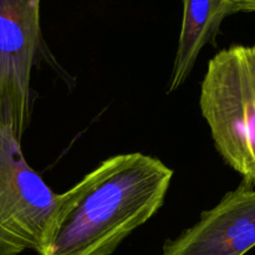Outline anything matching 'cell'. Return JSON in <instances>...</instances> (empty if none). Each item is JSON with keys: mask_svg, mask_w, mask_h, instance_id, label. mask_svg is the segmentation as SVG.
Returning a JSON list of instances; mask_svg holds the SVG:
<instances>
[{"mask_svg": "<svg viewBox=\"0 0 255 255\" xmlns=\"http://www.w3.org/2000/svg\"><path fill=\"white\" fill-rule=\"evenodd\" d=\"M173 171L147 154L110 157L57 194L39 255H111L164 203Z\"/></svg>", "mask_w": 255, "mask_h": 255, "instance_id": "1", "label": "cell"}, {"mask_svg": "<svg viewBox=\"0 0 255 255\" xmlns=\"http://www.w3.org/2000/svg\"><path fill=\"white\" fill-rule=\"evenodd\" d=\"M199 106L218 153L255 188V46L233 45L212 57Z\"/></svg>", "mask_w": 255, "mask_h": 255, "instance_id": "2", "label": "cell"}, {"mask_svg": "<svg viewBox=\"0 0 255 255\" xmlns=\"http://www.w3.org/2000/svg\"><path fill=\"white\" fill-rule=\"evenodd\" d=\"M56 199L25 159L21 142L0 128V255L41 253Z\"/></svg>", "mask_w": 255, "mask_h": 255, "instance_id": "3", "label": "cell"}, {"mask_svg": "<svg viewBox=\"0 0 255 255\" xmlns=\"http://www.w3.org/2000/svg\"><path fill=\"white\" fill-rule=\"evenodd\" d=\"M41 0H0V128L21 142L31 117L32 66L41 45Z\"/></svg>", "mask_w": 255, "mask_h": 255, "instance_id": "4", "label": "cell"}, {"mask_svg": "<svg viewBox=\"0 0 255 255\" xmlns=\"http://www.w3.org/2000/svg\"><path fill=\"white\" fill-rule=\"evenodd\" d=\"M255 247V188L243 183L177 238L162 255H244Z\"/></svg>", "mask_w": 255, "mask_h": 255, "instance_id": "5", "label": "cell"}, {"mask_svg": "<svg viewBox=\"0 0 255 255\" xmlns=\"http://www.w3.org/2000/svg\"><path fill=\"white\" fill-rule=\"evenodd\" d=\"M232 14H236L232 0H183V17L169 79V94L186 82L202 49L214 41L223 20Z\"/></svg>", "mask_w": 255, "mask_h": 255, "instance_id": "6", "label": "cell"}, {"mask_svg": "<svg viewBox=\"0 0 255 255\" xmlns=\"http://www.w3.org/2000/svg\"><path fill=\"white\" fill-rule=\"evenodd\" d=\"M234 12H255V0H232Z\"/></svg>", "mask_w": 255, "mask_h": 255, "instance_id": "7", "label": "cell"}]
</instances>
